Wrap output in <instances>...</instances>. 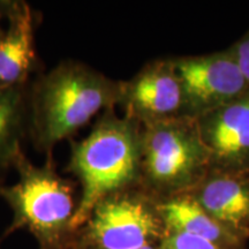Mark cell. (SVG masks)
Listing matches in <instances>:
<instances>
[{"mask_svg":"<svg viewBox=\"0 0 249 249\" xmlns=\"http://www.w3.org/2000/svg\"><path fill=\"white\" fill-rule=\"evenodd\" d=\"M120 82L75 60H64L28 89V132L39 151L51 155L99 112L118 105Z\"/></svg>","mask_w":249,"mask_h":249,"instance_id":"obj_1","label":"cell"},{"mask_svg":"<svg viewBox=\"0 0 249 249\" xmlns=\"http://www.w3.org/2000/svg\"><path fill=\"white\" fill-rule=\"evenodd\" d=\"M8 28L0 37V89L26 86L36 70L35 20L24 1L0 2Z\"/></svg>","mask_w":249,"mask_h":249,"instance_id":"obj_10","label":"cell"},{"mask_svg":"<svg viewBox=\"0 0 249 249\" xmlns=\"http://www.w3.org/2000/svg\"><path fill=\"white\" fill-rule=\"evenodd\" d=\"M186 194L227 230L249 238V172L210 170Z\"/></svg>","mask_w":249,"mask_h":249,"instance_id":"obj_9","label":"cell"},{"mask_svg":"<svg viewBox=\"0 0 249 249\" xmlns=\"http://www.w3.org/2000/svg\"><path fill=\"white\" fill-rule=\"evenodd\" d=\"M210 170L195 119L178 117L141 126L140 187L157 201L189 192Z\"/></svg>","mask_w":249,"mask_h":249,"instance_id":"obj_4","label":"cell"},{"mask_svg":"<svg viewBox=\"0 0 249 249\" xmlns=\"http://www.w3.org/2000/svg\"><path fill=\"white\" fill-rule=\"evenodd\" d=\"M28 130V89H0V169L14 166Z\"/></svg>","mask_w":249,"mask_h":249,"instance_id":"obj_12","label":"cell"},{"mask_svg":"<svg viewBox=\"0 0 249 249\" xmlns=\"http://www.w3.org/2000/svg\"><path fill=\"white\" fill-rule=\"evenodd\" d=\"M195 121L211 170L249 172V91Z\"/></svg>","mask_w":249,"mask_h":249,"instance_id":"obj_8","label":"cell"},{"mask_svg":"<svg viewBox=\"0 0 249 249\" xmlns=\"http://www.w3.org/2000/svg\"><path fill=\"white\" fill-rule=\"evenodd\" d=\"M67 171L79 180L81 195L71 227L77 232L93 207L108 195L140 187L141 124L105 110L88 135L71 143Z\"/></svg>","mask_w":249,"mask_h":249,"instance_id":"obj_2","label":"cell"},{"mask_svg":"<svg viewBox=\"0 0 249 249\" xmlns=\"http://www.w3.org/2000/svg\"><path fill=\"white\" fill-rule=\"evenodd\" d=\"M4 30H5V29L1 27V24H0V37H1L2 34H4Z\"/></svg>","mask_w":249,"mask_h":249,"instance_id":"obj_16","label":"cell"},{"mask_svg":"<svg viewBox=\"0 0 249 249\" xmlns=\"http://www.w3.org/2000/svg\"><path fill=\"white\" fill-rule=\"evenodd\" d=\"M158 249H226L213 242L180 232H166Z\"/></svg>","mask_w":249,"mask_h":249,"instance_id":"obj_13","label":"cell"},{"mask_svg":"<svg viewBox=\"0 0 249 249\" xmlns=\"http://www.w3.org/2000/svg\"><path fill=\"white\" fill-rule=\"evenodd\" d=\"M141 249H158V245H152V246H147V247H143Z\"/></svg>","mask_w":249,"mask_h":249,"instance_id":"obj_15","label":"cell"},{"mask_svg":"<svg viewBox=\"0 0 249 249\" xmlns=\"http://www.w3.org/2000/svg\"><path fill=\"white\" fill-rule=\"evenodd\" d=\"M172 64L181 87L183 117L195 119L249 91L248 81L230 49L174 57Z\"/></svg>","mask_w":249,"mask_h":249,"instance_id":"obj_6","label":"cell"},{"mask_svg":"<svg viewBox=\"0 0 249 249\" xmlns=\"http://www.w3.org/2000/svg\"><path fill=\"white\" fill-rule=\"evenodd\" d=\"M166 227L157 200L141 187L108 195L93 207L73 249H141L158 245Z\"/></svg>","mask_w":249,"mask_h":249,"instance_id":"obj_5","label":"cell"},{"mask_svg":"<svg viewBox=\"0 0 249 249\" xmlns=\"http://www.w3.org/2000/svg\"><path fill=\"white\" fill-rule=\"evenodd\" d=\"M157 205L166 232L195 235L226 249H245L246 240L218 223L191 195L172 196Z\"/></svg>","mask_w":249,"mask_h":249,"instance_id":"obj_11","label":"cell"},{"mask_svg":"<svg viewBox=\"0 0 249 249\" xmlns=\"http://www.w3.org/2000/svg\"><path fill=\"white\" fill-rule=\"evenodd\" d=\"M230 50L249 83V30Z\"/></svg>","mask_w":249,"mask_h":249,"instance_id":"obj_14","label":"cell"},{"mask_svg":"<svg viewBox=\"0 0 249 249\" xmlns=\"http://www.w3.org/2000/svg\"><path fill=\"white\" fill-rule=\"evenodd\" d=\"M118 105L124 117L141 126L183 117L182 91L172 58L149 61L132 79L121 81Z\"/></svg>","mask_w":249,"mask_h":249,"instance_id":"obj_7","label":"cell"},{"mask_svg":"<svg viewBox=\"0 0 249 249\" xmlns=\"http://www.w3.org/2000/svg\"><path fill=\"white\" fill-rule=\"evenodd\" d=\"M14 167L18 182L0 186V198L13 213L2 238L26 230L36 239L39 249H73L75 233L71 223L79 205L76 183L57 172L52 154L46 155L42 166H36L22 151Z\"/></svg>","mask_w":249,"mask_h":249,"instance_id":"obj_3","label":"cell"}]
</instances>
